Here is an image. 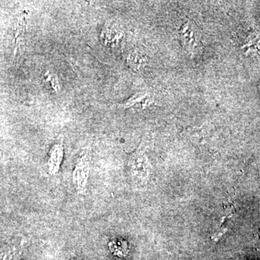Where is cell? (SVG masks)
Instances as JSON below:
<instances>
[{
    "mask_svg": "<svg viewBox=\"0 0 260 260\" xmlns=\"http://www.w3.org/2000/svg\"><path fill=\"white\" fill-rule=\"evenodd\" d=\"M90 172V158L88 153H83L77 160L73 172V183L78 194L86 191Z\"/></svg>",
    "mask_w": 260,
    "mask_h": 260,
    "instance_id": "1",
    "label": "cell"
},
{
    "mask_svg": "<svg viewBox=\"0 0 260 260\" xmlns=\"http://www.w3.org/2000/svg\"><path fill=\"white\" fill-rule=\"evenodd\" d=\"M64 157V147L63 143H54L48 154L47 170L49 175L54 176L60 172L61 164Z\"/></svg>",
    "mask_w": 260,
    "mask_h": 260,
    "instance_id": "2",
    "label": "cell"
},
{
    "mask_svg": "<svg viewBox=\"0 0 260 260\" xmlns=\"http://www.w3.org/2000/svg\"><path fill=\"white\" fill-rule=\"evenodd\" d=\"M124 39V34L120 29L114 25H108L103 29L101 40L108 47H119Z\"/></svg>",
    "mask_w": 260,
    "mask_h": 260,
    "instance_id": "3",
    "label": "cell"
},
{
    "mask_svg": "<svg viewBox=\"0 0 260 260\" xmlns=\"http://www.w3.org/2000/svg\"><path fill=\"white\" fill-rule=\"evenodd\" d=\"M129 167L132 174L135 177L143 176L146 173V159L141 151L135 152L129 160Z\"/></svg>",
    "mask_w": 260,
    "mask_h": 260,
    "instance_id": "4",
    "label": "cell"
},
{
    "mask_svg": "<svg viewBox=\"0 0 260 260\" xmlns=\"http://www.w3.org/2000/svg\"><path fill=\"white\" fill-rule=\"evenodd\" d=\"M43 80L47 84L49 89L54 93H58L61 90V83L59 76L54 72L47 70L43 75Z\"/></svg>",
    "mask_w": 260,
    "mask_h": 260,
    "instance_id": "5",
    "label": "cell"
},
{
    "mask_svg": "<svg viewBox=\"0 0 260 260\" xmlns=\"http://www.w3.org/2000/svg\"><path fill=\"white\" fill-rule=\"evenodd\" d=\"M181 37L183 42L189 47H194L197 42L196 32H195L194 27L186 24L183 26L181 30Z\"/></svg>",
    "mask_w": 260,
    "mask_h": 260,
    "instance_id": "6",
    "label": "cell"
},
{
    "mask_svg": "<svg viewBox=\"0 0 260 260\" xmlns=\"http://www.w3.org/2000/svg\"><path fill=\"white\" fill-rule=\"evenodd\" d=\"M21 248L19 245L7 246L0 249V260H15L21 254Z\"/></svg>",
    "mask_w": 260,
    "mask_h": 260,
    "instance_id": "7",
    "label": "cell"
}]
</instances>
